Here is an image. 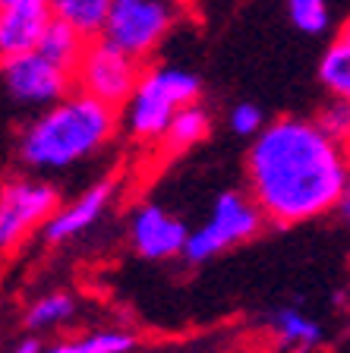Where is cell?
<instances>
[{
	"mask_svg": "<svg viewBox=\"0 0 350 353\" xmlns=\"http://www.w3.org/2000/svg\"><path fill=\"white\" fill-rule=\"evenodd\" d=\"M208 132H212V114L202 101H193L174 114L168 132L161 136V145L168 154H180L186 148H193L196 142H202Z\"/></svg>",
	"mask_w": 350,
	"mask_h": 353,
	"instance_id": "cell-13",
	"label": "cell"
},
{
	"mask_svg": "<svg viewBox=\"0 0 350 353\" xmlns=\"http://www.w3.org/2000/svg\"><path fill=\"white\" fill-rule=\"evenodd\" d=\"M341 35H344V38H350V19H347V26L341 29Z\"/></svg>",
	"mask_w": 350,
	"mask_h": 353,
	"instance_id": "cell-25",
	"label": "cell"
},
{
	"mask_svg": "<svg viewBox=\"0 0 350 353\" xmlns=\"http://www.w3.org/2000/svg\"><path fill=\"white\" fill-rule=\"evenodd\" d=\"M287 13L303 35H322L331 22L329 0H287Z\"/></svg>",
	"mask_w": 350,
	"mask_h": 353,
	"instance_id": "cell-19",
	"label": "cell"
},
{
	"mask_svg": "<svg viewBox=\"0 0 350 353\" xmlns=\"http://www.w3.org/2000/svg\"><path fill=\"white\" fill-rule=\"evenodd\" d=\"M142 70H146L142 60L126 54L124 48H117L104 35H95L86 41V51H82L79 63L73 66V82L79 92L120 110L126 98L133 95Z\"/></svg>",
	"mask_w": 350,
	"mask_h": 353,
	"instance_id": "cell-6",
	"label": "cell"
},
{
	"mask_svg": "<svg viewBox=\"0 0 350 353\" xmlns=\"http://www.w3.org/2000/svg\"><path fill=\"white\" fill-rule=\"evenodd\" d=\"M350 180V152L315 120L278 117L253 136L246 186L275 228H293L338 208Z\"/></svg>",
	"mask_w": 350,
	"mask_h": 353,
	"instance_id": "cell-1",
	"label": "cell"
},
{
	"mask_svg": "<svg viewBox=\"0 0 350 353\" xmlns=\"http://www.w3.org/2000/svg\"><path fill=\"white\" fill-rule=\"evenodd\" d=\"M120 110L73 88L26 126L19 139V161L29 170H66L95 158L117 132Z\"/></svg>",
	"mask_w": 350,
	"mask_h": 353,
	"instance_id": "cell-2",
	"label": "cell"
},
{
	"mask_svg": "<svg viewBox=\"0 0 350 353\" xmlns=\"http://www.w3.org/2000/svg\"><path fill=\"white\" fill-rule=\"evenodd\" d=\"M335 212L344 218V224H350V180H347V186H344L341 199H338V208H335Z\"/></svg>",
	"mask_w": 350,
	"mask_h": 353,
	"instance_id": "cell-22",
	"label": "cell"
},
{
	"mask_svg": "<svg viewBox=\"0 0 350 353\" xmlns=\"http://www.w3.org/2000/svg\"><path fill=\"white\" fill-rule=\"evenodd\" d=\"M133 347H136V338H133L130 331L101 328L79 341H64V344L44 347L41 353H130Z\"/></svg>",
	"mask_w": 350,
	"mask_h": 353,
	"instance_id": "cell-17",
	"label": "cell"
},
{
	"mask_svg": "<svg viewBox=\"0 0 350 353\" xmlns=\"http://www.w3.org/2000/svg\"><path fill=\"white\" fill-rule=\"evenodd\" d=\"M0 70H3V82H7L10 95L19 104H32V108H48L76 88L73 70L48 60L41 51L3 60Z\"/></svg>",
	"mask_w": 350,
	"mask_h": 353,
	"instance_id": "cell-8",
	"label": "cell"
},
{
	"mask_svg": "<svg viewBox=\"0 0 350 353\" xmlns=\"http://www.w3.org/2000/svg\"><path fill=\"white\" fill-rule=\"evenodd\" d=\"M110 0H48L51 16L70 22L73 29H79L86 38L101 35L104 16H108Z\"/></svg>",
	"mask_w": 350,
	"mask_h": 353,
	"instance_id": "cell-15",
	"label": "cell"
},
{
	"mask_svg": "<svg viewBox=\"0 0 350 353\" xmlns=\"http://www.w3.org/2000/svg\"><path fill=\"white\" fill-rule=\"evenodd\" d=\"M202 98V79L180 66H146L126 98L124 130L136 142H161L180 108Z\"/></svg>",
	"mask_w": 350,
	"mask_h": 353,
	"instance_id": "cell-3",
	"label": "cell"
},
{
	"mask_svg": "<svg viewBox=\"0 0 350 353\" xmlns=\"http://www.w3.org/2000/svg\"><path fill=\"white\" fill-rule=\"evenodd\" d=\"M315 123L322 132H329L335 142L350 145V101L331 95L329 104H322L319 114H315Z\"/></svg>",
	"mask_w": 350,
	"mask_h": 353,
	"instance_id": "cell-20",
	"label": "cell"
},
{
	"mask_svg": "<svg viewBox=\"0 0 350 353\" xmlns=\"http://www.w3.org/2000/svg\"><path fill=\"white\" fill-rule=\"evenodd\" d=\"M347 152H350V145H347Z\"/></svg>",
	"mask_w": 350,
	"mask_h": 353,
	"instance_id": "cell-27",
	"label": "cell"
},
{
	"mask_svg": "<svg viewBox=\"0 0 350 353\" xmlns=\"http://www.w3.org/2000/svg\"><path fill=\"white\" fill-rule=\"evenodd\" d=\"M48 22H51L48 7L0 3V63L38 51V41H41Z\"/></svg>",
	"mask_w": 350,
	"mask_h": 353,
	"instance_id": "cell-11",
	"label": "cell"
},
{
	"mask_svg": "<svg viewBox=\"0 0 350 353\" xmlns=\"http://www.w3.org/2000/svg\"><path fill=\"white\" fill-rule=\"evenodd\" d=\"M86 41L88 38L82 35L79 29H73L70 22L57 19V16H51V22H48L41 41H38V51H41L48 60H54V63L73 70V66L79 63L82 51H86Z\"/></svg>",
	"mask_w": 350,
	"mask_h": 353,
	"instance_id": "cell-14",
	"label": "cell"
},
{
	"mask_svg": "<svg viewBox=\"0 0 350 353\" xmlns=\"http://www.w3.org/2000/svg\"><path fill=\"white\" fill-rule=\"evenodd\" d=\"M183 10V0H110L101 35L148 63L164 38L180 26Z\"/></svg>",
	"mask_w": 350,
	"mask_h": 353,
	"instance_id": "cell-4",
	"label": "cell"
},
{
	"mask_svg": "<svg viewBox=\"0 0 350 353\" xmlns=\"http://www.w3.org/2000/svg\"><path fill=\"white\" fill-rule=\"evenodd\" d=\"M265 325H269V334L275 338V344L284 353H313L325 341L322 325L309 319L307 312H300L297 306L271 309L265 316Z\"/></svg>",
	"mask_w": 350,
	"mask_h": 353,
	"instance_id": "cell-12",
	"label": "cell"
},
{
	"mask_svg": "<svg viewBox=\"0 0 350 353\" xmlns=\"http://www.w3.org/2000/svg\"><path fill=\"white\" fill-rule=\"evenodd\" d=\"M0 3H29V7H48V0H0Z\"/></svg>",
	"mask_w": 350,
	"mask_h": 353,
	"instance_id": "cell-24",
	"label": "cell"
},
{
	"mask_svg": "<svg viewBox=\"0 0 350 353\" xmlns=\"http://www.w3.org/2000/svg\"><path fill=\"white\" fill-rule=\"evenodd\" d=\"M319 82L329 95L350 101V38L338 35L319 60Z\"/></svg>",
	"mask_w": 350,
	"mask_h": 353,
	"instance_id": "cell-16",
	"label": "cell"
},
{
	"mask_svg": "<svg viewBox=\"0 0 350 353\" xmlns=\"http://www.w3.org/2000/svg\"><path fill=\"white\" fill-rule=\"evenodd\" d=\"M44 347H41V341L38 338H22L19 344H16V350L13 353H41Z\"/></svg>",
	"mask_w": 350,
	"mask_h": 353,
	"instance_id": "cell-23",
	"label": "cell"
},
{
	"mask_svg": "<svg viewBox=\"0 0 350 353\" xmlns=\"http://www.w3.org/2000/svg\"><path fill=\"white\" fill-rule=\"evenodd\" d=\"M57 208V190L38 176H13L0 186V256L16 250Z\"/></svg>",
	"mask_w": 350,
	"mask_h": 353,
	"instance_id": "cell-7",
	"label": "cell"
},
{
	"mask_svg": "<svg viewBox=\"0 0 350 353\" xmlns=\"http://www.w3.org/2000/svg\"><path fill=\"white\" fill-rule=\"evenodd\" d=\"M227 123H231V130L237 132V136H243V139H253L255 132L265 126V117H262V108H255L253 101H240L237 108L231 110V117H227Z\"/></svg>",
	"mask_w": 350,
	"mask_h": 353,
	"instance_id": "cell-21",
	"label": "cell"
},
{
	"mask_svg": "<svg viewBox=\"0 0 350 353\" xmlns=\"http://www.w3.org/2000/svg\"><path fill=\"white\" fill-rule=\"evenodd\" d=\"M190 228L183 224V218L171 214L164 205H136L130 214V243L133 250L148 262H168V259H180L183 246H186Z\"/></svg>",
	"mask_w": 350,
	"mask_h": 353,
	"instance_id": "cell-9",
	"label": "cell"
},
{
	"mask_svg": "<svg viewBox=\"0 0 350 353\" xmlns=\"http://www.w3.org/2000/svg\"><path fill=\"white\" fill-rule=\"evenodd\" d=\"M269 224L262 214V208L253 202L249 192L240 190H227L215 199L212 214L202 228L190 230L186 236V246H183V262L186 265H205L218 259L221 252L249 243L262 234V228Z\"/></svg>",
	"mask_w": 350,
	"mask_h": 353,
	"instance_id": "cell-5",
	"label": "cell"
},
{
	"mask_svg": "<svg viewBox=\"0 0 350 353\" xmlns=\"http://www.w3.org/2000/svg\"><path fill=\"white\" fill-rule=\"evenodd\" d=\"M114 196H117V180H101V183L88 186L82 196H76L70 205H57L51 212V218L41 224L44 243L60 246V243L82 236L88 228H95L101 221V214L110 208Z\"/></svg>",
	"mask_w": 350,
	"mask_h": 353,
	"instance_id": "cell-10",
	"label": "cell"
},
{
	"mask_svg": "<svg viewBox=\"0 0 350 353\" xmlns=\"http://www.w3.org/2000/svg\"><path fill=\"white\" fill-rule=\"evenodd\" d=\"M73 312H76L73 296L54 290V294H44L41 300H35L29 306V312H26V328L29 331L57 328V325H64L66 319H73Z\"/></svg>",
	"mask_w": 350,
	"mask_h": 353,
	"instance_id": "cell-18",
	"label": "cell"
},
{
	"mask_svg": "<svg viewBox=\"0 0 350 353\" xmlns=\"http://www.w3.org/2000/svg\"><path fill=\"white\" fill-rule=\"evenodd\" d=\"M183 3H190V0H183Z\"/></svg>",
	"mask_w": 350,
	"mask_h": 353,
	"instance_id": "cell-26",
	"label": "cell"
}]
</instances>
